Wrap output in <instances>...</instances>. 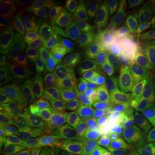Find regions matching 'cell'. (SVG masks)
<instances>
[{"mask_svg":"<svg viewBox=\"0 0 155 155\" xmlns=\"http://www.w3.org/2000/svg\"><path fill=\"white\" fill-rule=\"evenodd\" d=\"M44 94L52 105L57 106L60 101L66 95L67 88L65 82H59L45 78L42 83Z\"/></svg>","mask_w":155,"mask_h":155,"instance_id":"obj_21","label":"cell"},{"mask_svg":"<svg viewBox=\"0 0 155 155\" xmlns=\"http://www.w3.org/2000/svg\"><path fill=\"white\" fill-rule=\"evenodd\" d=\"M141 90L145 96L155 98V72L147 78Z\"/></svg>","mask_w":155,"mask_h":155,"instance_id":"obj_41","label":"cell"},{"mask_svg":"<svg viewBox=\"0 0 155 155\" xmlns=\"http://www.w3.org/2000/svg\"><path fill=\"white\" fill-rule=\"evenodd\" d=\"M0 155H3V154H0Z\"/></svg>","mask_w":155,"mask_h":155,"instance_id":"obj_50","label":"cell"},{"mask_svg":"<svg viewBox=\"0 0 155 155\" xmlns=\"http://www.w3.org/2000/svg\"><path fill=\"white\" fill-rule=\"evenodd\" d=\"M86 89L87 94L90 98H91L94 104H96L97 107L102 105L103 98L107 94L108 92L106 90H99V89H94V88H85Z\"/></svg>","mask_w":155,"mask_h":155,"instance_id":"obj_43","label":"cell"},{"mask_svg":"<svg viewBox=\"0 0 155 155\" xmlns=\"http://www.w3.org/2000/svg\"><path fill=\"white\" fill-rule=\"evenodd\" d=\"M55 1L51 0H30L25 1V5L29 13H33V16H40L48 12L55 5Z\"/></svg>","mask_w":155,"mask_h":155,"instance_id":"obj_32","label":"cell"},{"mask_svg":"<svg viewBox=\"0 0 155 155\" xmlns=\"http://www.w3.org/2000/svg\"><path fill=\"white\" fill-rule=\"evenodd\" d=\"M72 137L75 145L96 144L92 129L88 120L78 122L72 130Z\"/></svg>","mask_w":155,"mask_h":155,"instance_id":"obj_24","label":"cell"},{"mask_svg":"<svg viewBox=\"0 0 155 155\" xmlns=\"http://www.w3.org/2000/svg\"><path fill=\"white\" fill-rule=\"evenodd\" d=\"M38 34L45 54L58 52L63 54L73 35L70 32L62 30L58 26L50 24H41L38 26Z\"/></svg>","mask_w":155,"mask_h":155,"instance_id":"obj_4","label":"cell"},{"mask_svg":"<svg viewBox=\"0 0 155 155\" xmlns=\"http://www.w3.org/2000/svg\"><path fill=\"white\" fill-rule=\"evenodd\" d=\"M73 155H101L99 147L94 144L75 145Z\"/></svg>","mask_w":155,"mask_h":155,"instance_id":"obj_40","label":"cell"},{"mask_svg":"<svg viewBox=\"0 0 155 155\" xmlns=\"http://www.w3.org/2000/svg\"><path fill=\"white\" fill-rule=\"evenodd\" d=\"M44 73L46 75L48 78L53 81H59V82H63L64 81H65L72 77V73H71V69H70L69 65L67 61L60 66L55 68V69L47 71Z\"/></svg>","mask_w":155,"mask_h":155,"instance_id":"obj_36","label":"cell"},{"mask_svg":"<svg viewBox=\"0 0 155 155\" xmlns=\"http://www.w3.org/2000/svg\"><path fill=\"white\" fill-rule=\"evenodd\" d=\"M82 0H59L48 12L42 15V18L48 21L61 18L81 3Z\"/></svg>","mask_w":155,"mask_h":155,"instance_id":"obj_25","label":"cell"},{"mask_svg":"<svg viewBox=\"0 0 155 155\" xmlns=\"http://www.w3.org/2000/svg\"><path fill=\"white\" fill-rule=\"evenodd\" d=\"M129 43L136 53L145 55H155V42L142 35L128 34Z\"/></svg>","mask_w":155,"mask_h":155,"instance_id":"obj_27","label":"cell"},{"mask_svg":"<svg viewBox=\"0 0 155 155\" xmlns=\"http://www.w3.org/2000/svg\"><path fill=\"white\" fill-rule=\"evenodd\" d=\"M123 27L126 32H129V34L148 35L149 30L145 21L141 2H131L127 17L123 22Z\"/></svg>","mask_w":155,"mask_h":155,"instance_id":"obj_11","label":"cell"},{"mask_svg":"<svg viewBox=\"0 0 155 155\" xmlns=\"http://www.w3.org/2000/svg\"><path fill=\"white\" fill-rule=\"evenodd\" d=\"M96 69V60L91 55L87 62L76 72L72 73V77L80 84L86 83L88 78L94 74Z\"/></svg>","mask_w":155,"mask_h":155,"instance_id":"obj_31","label":"cell"},{"mask_svg":"<svg viewBox=\"0 0 155 155\" xmlns=\"http://www.w3.org/2000/svg\"><path fill=\"white\" fill-rule=\"evenodd\" d=\"M53 131L50 130L44 134L34 143L38 155H56L53 147Z\"/></svg>","mask_w":155,"mask_h":155,"instance_id":"obj_29","label":"cell"},{"mask_svg":"<svg viewBox=\"0 0 155 155\" xmlns=\"http://www.w3.org/2000/svg\"><path fill=\"white\" fill-rule=\"evenodd\" d=\"M53 134V147L56 155H73L74 147L70 126L61 122Z\"/></svg>","mask_w":155,"mask_h":155,"instance_id":"obj_15","label":"cell"},{"mask_svg":"<svg viewBox=\"0 0 155 155\" xmlns=\"http://www.w3.org/2000/svg\"><path fill=\"white\" fill-rule=\"evenodd\" d=\"M19 38H20V32L5 26L0 27L1 48H5L10 45L17 41Z\"/></svg>","mask_w":155,"mask_h":155,"instance_id":"obj_38","label":"cell"},{"mask_svg":"<svg viewBox=\"0 0 155 155\" xmlns=\"http://www.w3.org/2000/svg\"><path fill=\"white\" fill-rule=\"evenodd\" d=\"M58 105H59L58 115L61 122L65 124H68L70 121L71 122L74 117L75 108L69 97L65 95L60 101Z\"/></svg>","mask_w":155,"mask_h":155,"instance_id":"obj_34","label":"cell"},{"mask_svg":"<svg viewBox=\"0 0 155 155\" xmlns=\"http://www.w3.org/2000/svg\"><path fill=\"white\" fill-rule=\"evenodd\" d=\"M155 127V116L146 119L137 124V130L147 134Z\"/></svg>","mask_w":155,"mask_h":155,"instance_id":"obj_44","label":"cell"},{"mask_svg":"<svg viewBox=\"0 0 155 155\" xmlns=\"http://www.w3.org/2000/svg\"><path fill=\"white\" fill-rule=\"evenodd\" d=\"M40 22V16H30L20 32V40L25 49L40 61L42 59L43 51L38 34L37 33V25Z\"/></svg>","mask_w":155,"mask_h":155,"instance_id":"obj_9","label":"cell"},{"mask_svg":"<svg viewBox=\"0 0 155 155\" xmlns=\"http://www.w3.org/2000/svg\"><path fill=\"white\" fill-rule=\"evenodd\" d=\"M30 17L25 1L2 0L0 5V24L19 32Z\"/></svg>","mask_w":155,"mask_h":155,"instance_id":"obj_6","label":"cell"},{"mask_svg":"<svg viewBox=\"0 0 155 155\" xmlns=\"http://www.w3.org/2000/svg\"><path fill=\"white\" fill-rule=\"evenodd\" d=\"M43 80V71L40 63L27 50L24 55V65L22 75L17 85L13 88V94L11 98L13 106L19 98L38 87Z\"/></svg>","mask_w":155,"mask_h":155,"instance_id":"obj_3","label":"cell"},{"mask_svg":"<svg viewBox=\"0 0 155 155\" xmlns=\"http://www.w3.org/2000/svg\"><path fill=\"white\" fill-rule=\"evenodd\" d=\"M88 121L92 129L96 144L101 136L110 129L126 124L123 114L116 113L107 105H101L95 108Z\"/></svg>","mask_w":155,"mask_h":155,"instance_id":"obj_5","label":"cell"},{"mask_svg":"<svg viewBox=\"0 0 155 155\" xmlns=\"http://www.w3.org/2000/svg\"><path fill=\"white\" fill-rule=\"evenodd\" d=\"M101 155H127L125 150L113 148H100Z\"/></svg>","mask_w":155,"mask_h":155,"instance_id":"obj_45","label":"cell"},{"mask_svg":"<svg viewBox=\"0 0 155 155\" xmlns=\"http://www.w3.org/2000/svg\"><path fill=\"white\" fill-rule=\"evenodd\" d=\"M84 88L106 90L108 91L113 89L111 82L104 75L96 71L85 83Z\"/></svg>","mask_w":155,"mask_h":155,"instance_id":"obj_35","label":"cell"},{"mask_svg":"<svg viewBox=\"0 0 155 155\" xmlns=\"http://www.w3.org/2000/svg\"><path fill=\"white\" fill-rule=\"evenodd\" d=\"M65 83L67 88V96L73 102L75 111L82 98L84 87L73 78L68 79L65 81Z\"/></svg>","mask_w":155,"mask_h":155,"instance_id":"obj_33","label":"cell"},{"mask_svg":"<svg viewBox=\"0 0 155 155\" xmlns=\"http://www.w3.org/2000/svg\"><path fill=\"white\" fill-rule=\"evenodd\" d=\"M96 108H97L96 105L87 94L86 89L84 88L82 98L79 103L78 106L75 111L74 117L71 121V124L72 125H74L81 121L88 120Z\"/></svg>","mask_w":155,"mask_h":155,"instance_id":"obj_26","label":"cell"},{"mask_svg":"<svg viewBox=\"0 0 155 155\" xmlns=\"http://www.w3.org/2000/svg\"><path fill=\"white\" fill-rule=\"evenodd\" d=\"M124 35L125 30L123 25L114 20L107 13L98 28L88 37L101 46L109 47Z\"/></svg>","mask_w":155,"mask_h":155,"instance_id":"obj_7","label":"cell"},{"mask_svg":"<svg viewBox=\"0 0 155 155\" xmlns=\"http://www.w3.org/2000/svg\"><path fill=\"white\" fill-rule=\"evenodd\" d=\"M146 135L149 136V137H152V138H154L155 139V127L153 128V129L151 130L150 132L147 133Z\"/></svg>","mask_w":155,"mask_h":155,"instance_id":"obj_49","label":"cell"},{"mask_svg":"<svg viewBox=\"0 0 155 155\" xmlns=\"http://www.w3.org/2000/svg\"><path fill=\"white\" fill-rule=\"evenodd\" d=\"M136 95L137 89L135 87L118 88L106 96V105L116 113L122 114L132 106Z\"/></svg>","mask_w":155,"mask_h":155,"instance_id":"obj_13","label":"cell"},{"mask_svg":"<svg viewBox=\"0 0 155 155\" xmlns=\"http://www.w3.org/2000/svg\"><path fill=\"white\" fill-rule=\"evenodd\" d=\"M125 152H126V154L127 155H140V154H137L134 153L131 150L130 147H129V143H127L125 146Z\"/></svg>","mask_w":155,"mask_h":155,"instance_id":"obj_48","label":"cell"},{"mask_svg":"<svg viewBox=\"0 0 155 155\" xmlns=\"http://www.w3.org/2000/svg\"><path fill=\"white\" fill-rule=\"evenodd\" d=\"M24 45L20 38L5 48H1L0 86L5 91H10L16 86L24 65Z\"/></svg>","mask_w":155,"mask_h":155,"instance_id":"obj_2","label":"cell"},{"mask_svg":"<svg viewBox=\"0 0 155 155\" xmlns=\"http://www.w3.org/2000/svg\"><path fill=\"white\" fill-rule=\"evenodd\" d=\"M12 94L13 90L7 92L2 90L0 91V108H1V111L11 110L14 107L10 100Z\"/></svg>","mask_w":155,"mask_h":155,"instance_id":"obj_42","label":"cell"},{"mask_svg":"<svg viewBox=\"0 0 155 155\" xmlns=\"http://www.w3.org/2000/svg\"><path fill=\"white\" fill-rule=\"evenodd\" d=\"M140 155H155V148L146 147V149Z\"/></svg>","mask_w":155,"mask_h":155,"instance_id":"obj_47","label":"cell"},{"mask_svg":"<svg viewBox=\"0 0 155 155\" xmlns=\"http://www.w3.org/2000/svg\"><path fill=\"white\" fill-rule=\"evenodd\" d=\"M143 10L147 29L151 33L155 32V1H146L142 3Z\"/></svg>","mask_w":155,"mask_h":155,"instance_id":"obj_37","label":"cell"},{"mask_svg":"<svg viewBox=\"0 0 155 155\" xmlns=\"http://www.w3.org/2000/svg\"><path fill=\"white\" fill-rule=\"evenodd\" d=\"M96 3H92L90 1L82 0L81 3L69 12L63 17L54 19L53 22L59 28L70 32H78L81 31V21L87 12L91 10L96 7Z\"/></svg>","mask_w":155,"mask_h":155,"instance_id":"obj_10","label":"cell"},{"mask_svg":"<svg viewBox=\"0 0 155 155\" xmlns=\"http://www.w3.org/2000/svg\"><path fill=\"white\" fill-rule=\"evenodd\" d=\"M19 104L28 107L43 110L45 111H47L48 110L45 95L40 86L36 87L28 94L19 98L14 104V106L19 105Z\"/></svg>","mask_w":155,"mask_h":155,"instance_id":"obj_22","label":"cell"},{"mask_svg":"<svg viewBox=\"0 0 155 155\" xmlns=\"http://www.w3.org/2000/svg\"><path fill=\"white\" fill-rule=\"evenodd\" d=\"M20 137L18 124L13 109L0 113V143L5 144Z\"/></svg>","mask_w":155,"mask_h":155,"instance_id":"obj_16","label":"cell"},{"mask_svg":"<svg viewBox=\"0 0 155 155\" xmlns=\"http://www.w3.org/2000/svg\"><path fill=\"white\" fill-rule=\"evenodd\" d=\"M65 55L71 73H74L80 69L91 57L82 38L71 39L65 48Z\"/></svg>","mask_w":155,"mask_h":155,"instance_id":"obj_12","label":"cell"},{"mask_svg":"<svg viewBox=\"0 0 155 155\" xmlns=\"http://www.w3.org/2000/svg\"><path fill=\"white\" fill-rule=\"evenodd\" d=\"M129 71L135 79L147 78L155 72V55H137L131 63Z\"/></svg>","mask_w":155,"mask_h":155,"instance_id":"obj_19","label":"cell"},{"mask_svg":"<svg viewBox=\"0 0 155 155\" xmlns=\"http://www.w3.org/2000/svg\"><path fill=\"white\" fill-rule=\"evenodd\" d=\"M129 137L126 124L117 126L110 129L101 136L96 141V145L100 148H113L125 150L126 144Z\"/></svg>","mask_w":155,"mask_h":155,"instance_id":"obj_14","label":"cell"},{"mask_svg":"<svg viewBox=\"0 0 155 155\" xmlns=\"http://www.w3.org/2000/svg\"><path fill=\"white\" fill-rule=\"evenodd\" d=\"M129 3L127 0H111L108 5V12L112 18L121 23L125 20L129 9Z\"/></svg>","mask_w":155,"mask_h":155,"instance_id":"obj_28","label":"cell"},{"mask_svg":"<svg viewBox=\"0 0 155 155\" xmlns=\"http://www.w3.org/2000/svg\"><path fill=\"white\" fill-rule=\"evenodd\" d=\"M96 71L105 76L112 85L113 89L124 86L129 80V75L127 71L113 64L96 60Z\"/></svg>","mask_w":155,"mask_h":155,"instance_id":"obj_18","label":"cell"},{"mask_svg":"<svg viewBox=\"0 0 155 155\" xmlns=\"http://www.w3.org/2000/svg\"><path fill=\"white\" fill-rule=\"evenodd\" d=\"M155 116V98L142 96L134 103L129 114V120L133 125L148 118Z\"/></svg>","mask_w":155,"mask_h":155,"instance_id":"obj_17","label":"cell"},{"mask_svg":"<svg viewBox=\"0 0 155 155\" xmlns=\"http://www.w3.org/2000/svg\"><path fill=\"white\" fill-rule=\"evenodd\" d=\"M66 61V58L64 57L63 54L58 52H50L43 55L39 63L42 71L45 73L55 69V68L60 66Z\"/></svg>","mask_w":155,"mask_h":155,"instance_id":"obj_30","label":"cell"},{"mask_svg":"<svg viewBox=\"0 0 155 155\" xmlns=\"http://www.w3.org/2000/svg\"><path fill=\"white\" fill-rule=\"evenodd\" d=\"M141 137L144 139L145 144H146L147 147H150V148H155V139L152 138V137H149L144 134L141 132Z\"/></svg>","mask_w":155,"mask_h":155,"instance_id":"obj_46","label":"cell"},{"mask_svg":"<svg viewBox=\"0 0 155 155\" xmlns=\"http://www.w3.org/2000/svg\"><path fill=\"white\" fill-rule=\"evenodd\" d=\"M0 152L3 155H38L30 141L21 138L2 145Z\"/></svg>","mask_w":155,"mask_h":155,"instance_id":"obj_20","label":"cell"},{"mask_svg":"<svg viewBox=\"0 0 155 155\" xmlns=\"http://www.w3.org/2000/svg\"><path fill=\"white\" fill-rule=\"evenodd\" d=\"M108 62L116 64L119 67L129 71V68L134 59L137 55L124 35L119 41L107 48Z\"/></svg>","mask_w":155,"mask_h":155,"instance_id":"obj_8","label":"cell"},{"mask_svg":"<svg viewBox=\"0 0 155 155\" xmlns=\"http://www.w3.org/2000/svg\"><path fill=\"white\" fill-rule=\"evenodd\" d=\"M107 12L105 9H91L87 12L81 23V31L85 35L88 36L101 24Z\"/></svg>","mask_w":155,"mask_h":155,"instance_id":"obj_23","label":"cell"},{"mask_svg":"<svg viewBox=\"0 0 155 155\" xmlns=\"http://www.w3.org/2000/svg\"><path fill=\"white\" fill-rule=\"evenodd\" d=\"M18 124L21 139L35 140L41 137L50 131L55 120L47 111L28 107L24 105H16L13 107Z\"/></svg>","mask_w":155,"mask_h":155,"instance_id":"obj_1","label":"cell"},{"mask_svg":"<svg viewBox=\"0 0 155 155\" xmlns=\"http://www.w3.org/2000/svg\"><path fill=\"white\" fill-rule=\"evenodd\" d=\"M129 147L134 153L137 154H141L145 149L144 140L141 137V132L138 130L134 129L131 131V137H129Z\"/></svg>","mask_w":155,"mask_h":155,"instance_id":"obj_39","label":"cell"}]
</instances>
